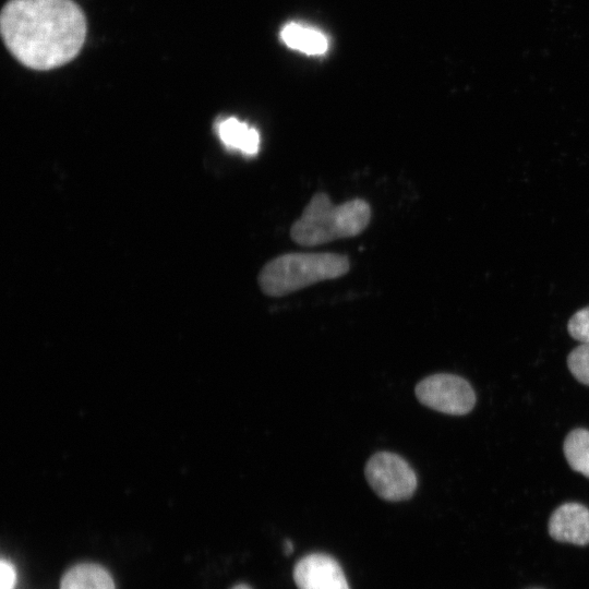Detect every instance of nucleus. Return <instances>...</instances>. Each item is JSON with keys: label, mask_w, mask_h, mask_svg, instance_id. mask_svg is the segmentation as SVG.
<instances>
[{"label": "nucleus", "mask_w": 589, "mask_h": 589, "mask_svg": "<svg viewBox=\"0 0 589 589\" xmlns=\"http://www.w3.org/2000/svg\"><path fill=\"white\" fill-rule=\"evenodd\" d=\"M86 19L73 0H10L0 31L12 56L27 68L50 70L73 60L86 37Z\"/></svg>", "instance_id": "f257e3e1"}, {"label": "nucleus", "mask_w": 589, "mask_h": 589, "mask_svg": "<svg viewBox=\"0 0 589 589\" xmlns=\"http://www.w3.org/2000/svg\"><path fill=\"white\" fill-rule=\"evenodd\" d=\"M550 536L561 542L586 545L589 543V509L578 503L558 506L549 520Z\"/></svg>", "instance_id": "0eeeda50"}, {"label": "nucleus", "mask_w": 589, "mask_h": 589, "mask_svg": "<svg viewBox=\"0 0 589 589\" xmlns=\"http://www.w3.org/2000/svg\"><path fill=\"white\" fill-rule=\"evenodd\" d=\"M216 132L221 143L229 149L243 155L254 156L261 144L259 131L235 117H228L216 123Z\"/></svg>", "instance_id": "6e6552de"}, {"label": "nucleus", "mask_w": 589, "mask_h": 589, "mask_svg": "<svg viewBox=\"0 0 589 589\" xmlns=\"http://www.w3.org/2000/svg\"><path fill=\"white\" fill-rule=\"evenodd\" d=\"M349 268V259L342 254L293 252L267 262L257 281L266 296L283 297L321 281L339 278Z\"/></svg>", "instance_id": "7ed1b4c3"}, {"label": "nucleus", "mask_w": 589, "mask_h": 589, "mask_svg": "<svg viewBox=\"0 0 589 589\" xmlns=\"http://www.w3.org/2000/svg\"><path fill=\"white\" fill-rule=\"evenodd\" d=\"M365 479L372 490L388 502L409 500L418 486L412 467L402 457L390 452L372 455L364 468Z\"/></svg>", "instance_id": "20e7f679"}, {"label": "nucleus", "mask_w": 589, "mask_h": 589, "mask_svg": "<svg viewBox=\"0 0 589 589\" xmlns=\"http://www.w3.org/2000/svg\"><path fill=\"white\" fill-rule=\"evenodd\" d=\"M569 335L582 342H589V305L578 310L568 321Z\"/></svg>", "instance_id": "ddd939ff"}, {"label": "nucleus", "mask_w": 589, "mask_h": 589, "mask_svg": "<svg viewBox=\"0 0 589 589\" xmlns=\"http://www.w3.org/2000/svg\"><path fill=\"white\" fill-rule=\"evenodd\" d=\"M280 38L289 48L306 55H323L328 49V40L322 32L299 23L285 25Z\"/></svg>", "instance_id": "9d476101"}, {"label": "nucleus", "mask_w": 589, "mask_h": 589, "mask_svg": "<svg viewBox=\"0 0 589 589\" xmlns=\"http://www.w3.org/2000/svg\"><path fill=\"white\" fill-rule=\"evenodd\" d=\"M231 589H251V588L249 586H247V585L240 584V585H237V586L232 587Z\"/></svg>", "instance_id": "dca6fc26"}, {"label": "nucleus", "mask_w": 589, "mask_h": 589, "mask_svg": "<svg viewBox=\"0 0 589 589\" xmlns=\"http://www.w3.org/2000/svg\"><path fill=\"white\" fill-rule=\"evenodd\" d=\"M60 589H116L110 574L101 566L83 563L70 568L61 578Z\"/></svg>", "instance_id": "1a4fd4ad"}, {"label": "nucleus", "mask_w": 589, "mask_h": 589, "mask_svg": "<svg viewBox=\"0 0 589 589\" xmlns=\"http://www.w3.org/2000/svg\"><path fill=\"white\" fill-rule=\"evenodd\" d=\"M1 588L13 589L16 581V573L11 562L2 558L0 563Z\"/></svg>", "instance_id": "4468645a"}, {"label": "nucleus", "mask_w": 589, "mask_h": 589, "mask_svg": "<svg viewBox=\"0 0 589 589\" xmlns=\"http://www.w3.org/2000/svg\"><path fill=\"white\" fill-rule=\"evenodd\" d=\"M423 406L450 416H464L476 404V394L465 378L448 373L432 374L421 380L416 388Z\"/></svg>", "instance_id": "39448f33"}, {"label": "nucleus", "mask_w": 589, "mask_h": 589, "mask_svg": "<svg viewBox=\"0 0 589 589\" xmlns=\"http://www.w3.org/2000/svg\"><path fill=\"white\" fill-rule=\"evenodd\" d=\"M567 366L578 382L589 385V342H582L570 351Z\"/></svg>", "instance_id": "f8f14e48"}, {"label": "nucleus", "mask_w": 589, "mask_h": 589, "mask_svg": "<svg viewBox=\"0 0 589 589\" xmlns=\"http://www.w3.org/2000/svg\"><path fill=\"white\" fill-rule=\"evenodd\" d=\"M563 450L569 467L589 478V431H570L564 441Z\"/></svg>", "instance_id": "9b49d317"}, {"label": "nucleus", "mask_w": 589, "mask_h": 589, "mask_svg": "<svg viewBox=\"0 0 589 589\" xmlns=\"http://www.w3.org/2000/svg\"><path fill=\"white\" fill-rule=\"evenodd\" d=\"M293 551V545L290 540H286L284 543V552L286 555L291 554Z\"/></svg>", "instance_id": "2eb2a0df"}, {"label": "nucleus", "mask_w": 589, "mask_h": 589, "mask_svg": "<svg viewBox=\"0 0 589 589\" xmlns=\"http://www.w3.org/2000/svg\"><path fill=\"white\" fill-rule=\"evenodd\" d=\"M298 589H350L339 563L324 553H312L298 561L293 568Z\"/></svg>", "instance_id": "423d86ee"}, {"label": "nucleus", "mask_w": 589, "mask_h": 589, "mask_svg": "<svg viewBox=\"0 0 589 589\" xmlns=\"http://www.w3.org/2000/svg\"><path fill=\"white\" fill-rule=\"evenodd\" d=\"M371 220V207L362 199L340 205L318 192L312 196L290 228L291 239L301 245L314 247L361 233Z\"/></svg>", "instance_id": "f03ea898"}]
</instances>
